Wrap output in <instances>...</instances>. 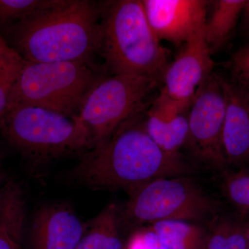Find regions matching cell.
Masks as SVG:
<instances>
[{
  "mask_svg": "<svg viewBox=\"0 0 249 249\" xmlns=\"http://www.w3.org/2000/svg\"><path fill=\"white\" fill-rule=\"evenodd\" d=\"M0 129L10 143L36 163L93 148L89 131L78 116L31 106L10 109Z\"/></svg>",
  "mask_w": 249,
  "mask_h": 249,
  "instance_id": "4",
  "label": "cell"
},
{
  "mask_svg": "<svg viewBox=\"0 0 249 249\" xmlns=\"http://www.w3.org/2000/svg\"><path fill=\"white\" fill-rule=\"evenodd\" d=\"M128 193L124 214L137 224L202 220L217 210L211 196L193 180L182 176L153 180Z\"/></svg>",
  "mask_w": 249,
  "mask_h": 249,
  "instance_id": "7",
  "label": "cell"
},
{
  "mask_svg": "<svg viewBox=\"0 0 249 249\" xmlns=\"http://www.w3.org/2000/svg\"><path fill=\"white\" fill-rule=\"evenodd\" d=\"M142 232L144 241L148 249H169L159 238L158 236L150 229Z\"/></svg>",
  "mask_w": 249,
  "mask_h": 249,
  "instance_id": "23",
  "label": "cell"
},
{
  "mask_svg": "<svg viewBox=\"0 0 249 249\" xmlns=\"http://www.w3.org/2000/svg\"><path fill=\"white\" fill-rule=\"evenodd\" d=\"M85 230V224L67 205L45 206L33 221L31 249H76Z\"/></svg>",
  "mask_w": 249,
  "mask_h": 249,
  "instance_id": "12",
  "label": "cell"
},
{
  "mask_svg": "<svg viewBox=\"0 0 249 249\" xmlns=\"http://www.w3.org/2000/svg\"><path fill=\"white\" fill-rule=\"evenodd\" d=\"M191 105L175 101L160 91L149 107L145 116V129L162 150L178 154L184 146Z\"/></svg>",
  "mask_w": 249,
  "mask_h": 249,
  "instance_id": "13",
  "label": "cell"
},
{
  "mask_svg": "<svg viewBox=\"0 0 249 249\" xmlns=\"http://www.w3.org/2000/svg\"><path fill=\"white\" fill-rule=\"evenodd\" d=\"M230 66L234 75L249 80V46L241 49L232 56Z\"/></svg>",
  "mask_w": 249,
  "mask_h": 249,
  "instance_id": "22",
  "label": "cell"
},
{
  "mask_svg": "<svg viewBox=\"0 0 249 249\" xmlns=\"http://www.w3.org/2000/svg\"><path fill=\"white\" fill-rule=\"evenodd\" d=\"M204 237V249H247L245 225L233 219L217 217Z\"/></svg>",
  "mask_w": 249,
  "mask_h": 249,
  "instance_id": "18",
  "label": "cell"
},
{
  "mask_svg": "<svg viewBox=\"0 0 249 249\" xmlns=\"http://www.w3.org/2000/svg\"><path fill=\"white\" fill-rule=\"evenodd\" d=\"M149 229L169 249H198L204 237L200 226L188 221H160Z\"/></svg>",
  "mask_w": 249,
  "mask_h": 249,
  "instance_id": "17",
  "label": "cell"
},
{
  "mask_svg": "<svg viewBox=\"0 0 249 249\" xmlns=\"http://www.w3.org/2000/svg\"><path fill=\"white\" fill-rule=\"evenodd\" d=\"M65 0H0V30L44 11L58 7Z\"/></svg>",
  "mask_w": 249,
  "mask_h": 249,
  "instance_id": "20",
  "label": "cell"
},
{
  "mask_svg": "<svg viewBox=\"0 0 249 249\" xmlns=\"http://www.w3.org/2000/svg\"><path fill=\"white\" fill-rule=\"evenodd\" d=\"M246 0H217L212 1L211 16L206 17L204 37L211 52L227 43L240 19Z\"/></svg>",
  "mask_w": 249,
  "mask_h": 249,
  "instance_id": "15",
  "label": "cell"
},
{
  "mask_svg": "<svg viewBox=\"0 0 249 249\" xmlns=\"http://www.w3.org/2000/svg\"><path fill=\"white\" fill-rule=\"evenodd\" d=\"M4 184L1 185V186H0V197H1V191H2V187H3V185H4Z\"/></svg>",
  "mask_w": 249,
  "mask_h": 249,
  "instance_id": "30",
  "label": "cell"
},
{
  "mask_svg": "<svg viewBox=\"0 0 249 249\" xmlns=\"http://www.w3.org/2000/svg\"><path fill=\"white\" fill-rule=\"evenodd\" d=\"M118 213L110 204L88 224L76 249H124L118 232Z\"/></svg>",
  "mask_w": 249,
  "mask_h": 249,
  "instance_id": "16",
  "label": "cell"
},
{
  "mask_svg": "<svg viewBox=\"0 0 249 249\" xmlns=\"http://www.w3.org/2000/svg\"><path fill=\"white\" fill-rule=\"evenodd\" d=\"M247 249H249V245H248V247H247Z\"/></svg>",
  "mask_w": 249,
  "mask_h": 249,
  "instance_id": "31",
  "label": "cell"
},
{
  "mask_svg": "<svg viewBox=\"0 0 249 249\" xmlns=\"http://www.w3.org/2000/svg\"><path fill=\"white\" fill-rule=\"evenodd\" d=\"M142 111L83 156L71 171L72 179L93 189L128 192L153 180L188 173L189 166L179 154L162 150L147 134Z\"/></svg>",
  "mask_w": 249,
  "mask_h": 249,
  "instance_id": "1",
  "label": "cell"
},
{
  "mask_svg": "<svg viewBox=\"0 0 249 249\" xmlns=\"http://www.w3.org/2000/svg\"><path fill=\"white\" fill-rule=\"evenodd\" d=\"M128 249H148L144 241L142 232H138L131 239Z\"/></svg>",
  "mask_w": 249,
  "mask_h": 249,
  "instance_id": "24",
  "label": "cell"
},
{
  "mask_svg": "<svg viewBox=\"0 0 249 249\" xmlns=\"http://www.w3.org/2000/svg\"><path fill=\"white\" fill-rule=\"evenodd\" d=\"M98 53L112 74L145 77L158 83L170 55L149 25L141 0L101 5Z\"/></svg>",
  "mask_w": 249,
  "mask_h": 249,
  "instance_id": "3",
  "label": "cell"
},
{
  "mask_svg": "<svg viewBox=\"0 0 249 249\" xmlns=\"http://www.w3.org/2000/svg\"><path fill=\"white\" fill-rule=\"evenodd\" d=\"M239 78L242 80V83H243V84L245 85L246 88H247L249 92V80L245 79V78H240V77H239Z\"/></svg>",
  "mask_w": 249,
  "mask_h": 249,
  "instance_id": "27",
  "label": "cell"
},
{
  "mask_svg": "<svg viewBox=\"0 0 249 249\" xmlns=\"http://www.w3.org/2000/svg\"><path fill=\"white\" fill-rule=\"evenodd\" d=\"M204 25L191 36L163 77L162 92L172 99L191 105L198 88L213 73L214 62L204 37Z\"/></svg>",
  "mask_w": 249,
  "mask_h": 249,
  "instance_id": "9",
  "label": "cell"
},
{
  "mask_svg": "<svg viewBox=\"0 0 249 249\" xmlns=\"http://www.w3.org/2000/svg\"><path fill=\"white\" fill-rule=\"evenodd\" d=\"M224 117L222 79L212 73L198 88L190 108L184 146L198 160L214 168L227 165L223 147Z\"/></svg>",
  "mask_w": 249,
  "mask_h": 249,
  "instance_id": "8",
  "label": "cell"
},
{
  "mask_svg": "<svg viewBox=\"0 0 249 249\" xmlns=\"http://www.w3.org/2000/svg\"><path fill=\"white\" fill-rule=\"evenodd\" d=\"M100 78L89 64L25 60L13 89L9 110L31 106L74 117Z\"/></svg>",
  "mask_w": 249,
  "mask_h": 249,
  "instance_id": "5",
  "label": "cell"
},
{
  "mask_svg": "<svg viewBox=\"0 0 249 249\" xmlns=\"http://www.w3.org/2000/svg\"><path fill=\"white\" fill-rule=\"evenodd\" d=\"M6 43L4 39H3L2 36H1V34H0V47H2L4 44Z\"/></svg>",
  "mask_w": 249,
  "mask_h": 249,
  "instance_id": "29",
  "label": "cell"
},
{
  "mask_svg": "<svg viewBox=\"0 0 249 249\" xmlns=\"http://www.w3.org/2000/svg\"><path fill=\"white\" fill-rule=\"evenodd\" d=\"M224 186L231 202L240 211L249 213V175H231L225 178Z\"/></svg>",
  "mask_w": 249,
  "mask_h": 249,
  "instance_id": "21",
  "label": "cell"
},
{
  "mask_svg": "<svg viewBox=\"0 0 249 249\" xmlns=\"http://www.w3.org/2000/svg\"><path fill=\"white\" fill-rule=\"evenodd\" d=\"M24 62L7 44L0 47V124L9 112L13 89Z\"/></svg>",
  "mask_w": 249,
  "mask_h": 249,
  "instance_id": "19",
  "label": "cell"
},
{
  "mask_svg": "<svg viewBox=\"0 0 249 249\" xmlns=\"http://www.w3.org/2000/svg\"><path fill=\"white\" fill-rule=\"evenodd\" d=\"M158 83L128 75L100 78L77 116L89 131L93 148L107 142L121 124L143 110L145 100Z\"/></svg>",
  "mask_w": 249,
  "mask_h": 249,
  "instance_id": "6",
  "label": "cell"
},
{
  "mask_svg": "<svg viewBox=\"0 0 249 249\" xmlns=\"http://www.w3.org/2000/svg\"><path fill=\"white\" fill-rule=\"evenodd\" d=\"M5 182H6V181H5L4 173H3L2 169L0 168V186H1V185L4 184Z\"/></svg>",
  "mask_w": 249,
  "mask_h": 249,
  "instance_id": "26",
  "label": "cell"
},
{
  "mask_svg": "<svg viewBox=\"0 0 249 249\" xmlns=\"http://www.w3.org/2000/svg\"><path fill=\"white\" fill-rule=\"evenodd\" d=\"M225 117L223 147L227 165L249 160V92L238 76L223 77Z\"/></svg>",
  "mask_w": 249,
  "mask_h": 249,
  "instance_id": "11",
  "label": "cell"
},
{
  "mask_svg": "<svg viewBox=\"0 0 249 249\" xmlns=\"http://www.w3.org/2000/svg\"><path fill=\"white\" fill-rule=\"evenodd\" d=\"M246 236H247V243L249 245V223L245 225Z\"/></svg>",
  "mask_w": 249,
  "mask_h": 249,
  "instance_id": "28",
  "label": "cell"
},
{
  "mask_svg": "<svg viewBox=\"0 0 249 249\" xmlns=\"http://www.w3.org/2000/svg\"><path fill=\"white\" fill-rule=\"evenodd\" d=\"M101 6L88 0H65L58 7L2 28L5 42L31 62L89 64L98 53Z\"/></svg>",
  "mask_w": 249,
  "mask_h": 249,
  "instance_id": "2",
  "label": "cell"
},
{
  "mask_svg": "<svg viewBox=\"0 0 249 249\" xmlns=\"http://www.w3.org/2000/svg\"><path fill=\"white\" fill-rule=\"evenodd\" d=\"M209 1L142 0L147 22L159 40L183 46L206 23Z\"/></svg>",
  "mask_w": 249,
  "mask_h": 249,
  "instance_id": "10",
  "label": "cell"
},
{
  "mask_svg": "<svg viewBox=\"0 0 249 249\" xmlns=\"http://www.w3.org/2000/svg\"><path fill=\"white\" fill-rule=\"evenodd\" d=\"M240 19H242V30L249 36V0H246L241 14Z\"/></svg>",
  "mask_w": 249,
  "mask_h": 249,
  "instance_id": "25",
  "label": "cell"
},
{
  "mask_svg": "<svg viewBox=\"0 0 249 249\" xmlns=\"http://www.w3.org/2000/svg\"><path fill=\"white\" fill-rule=\"evenodd\" d=\"M20 186L9 181L0 197V249H21L25 207Z\"/></svg>",
  "mask_w": 249,
  "mask_h": 249,
  "instance_id": "14",
  "label": "cell"
}]
</instances>
